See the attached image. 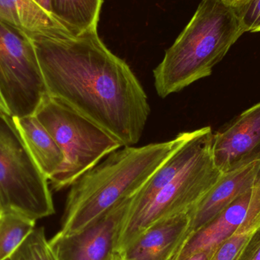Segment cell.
<instances>
[{
	"label": "cell",
	"mask_w": 260,
	"mask_h": 260,
	"mask_svg": "<svg viewBox=\"0 0 260 260\" xmlns=\"http://www.w3.org/2000/svg\"><path fill=\"white\" fill-rule=\"evenodd\" d=\"M35 45L49 95L123 146L139 142L151 112L148 97L128 64L102 42L97 27L77 34L63 28Z\"/></svg>",
	"instance_id": "cell-1"
},
{
	"label": "cell",
	"mask_w": 260,
	"mask_h": 260,
	"mask_svg": "<svg viewBox=\"0 0 260 260\" xmlns=\"http://www.w3.org/2000/svg\"><path fill=\"white\" fill-rule=\"evenodd\" d=\"M190 135L184 132L167 142L122 147L108 154L70 186L58 233H76L134 196Z\"/></svg>",
	"instance_id": "cell-2"
},
{
	"label": "cell",
	"mask_w": 260,
	"mask_h": 260,
	"mask_svg": "<svg viewBox=\"0 0 260 260\" xmlns=\"http://www.w3.org/2000/svg\"><path fill=\"white\" fill-rule=\"evenodd\" d=\"M244 33L232 4L224 0H203L153 72L157 94L164 99L210 76Z\"/></svg>",
	"instance_id": "cell-3"
},
{
	"label": "cell",
	"mask_w": 260,
	"mask_h": 260,
	"mask_svg": "<svg viewBox=\"0 0 260 260\" xmlns=\"http://www.w3.org/2000/svg\"><path fill=\"white\" fill-rule=\"evenodd\" d=\"M35 115L53 136L64 155L59 172L49 179L61 190L123 146L114 136L60 99L47 94Z\"/></svg>",
	"instance_id": "cell-4"
},
{
	"label": "cell",
	"mask_w": 260,
	"mask_h": 260,
	"mask_svg": "<svg viewBox=\"0 0 260 260\" xmlns=\"http://www.w3.org/2000/svg\"><path fill=\"white\" fill-rule=\"evenodd\" d=\"M48 181L12 117L0 111V214L15 212L35 221L54 214Z\"/></svg>",
	"instance_id": "cell-5"
},
{
	"label": "cell",
	"mask_w": 260,
	"mask_h": 260,
	"mask_svg": "<svg viewBox=\"0 0 260 260\" xmlns=\"http://www.w3.org/2000/svg\"><path fill=\"white\" fill-rule=\"evenodd\" d=\"M212 142L206 147L149 204L126 221L117 252L120 253L147 228L164 218L189 212L215 186L222 174L214 163Z\"/></svg>",
	"instance_id": "cell-6"
},
{
	"label": "cell",
	"mask_w": 260,
	"mask_h": 260,
	"mask_svg": "<svg viewBox=\"0 0 260 260\" xmlns=\"http://www.w3.org/2000/svg\"><path fill=\"white\" fill-rule=\"evenodd\" d=\"M47 94L35 44L0 21V96L9 115H34Z\"/></svg>",
	"instance_id": "cell-7"
},
{
	"label": "cell",
	"mask_w": 260,
	"mask_h": 260,
	"mask_svg": "<svg viewBox=\"0 0 260 260\" xmlns=\"http://www.w3.org/2000/svg\"><path fill=\"white\" fill-rule=\"evenodd\" d=\"M134 196L122 200L76 233L56 234L49 241L58 260L109 259L117 252Z\"/></svg>",
	"instance_id": "cell-8"
},
{
	"label": "cell",
	"mask_w": 260,
	"mask_h": 260,
	"mask_svg": "<svg viewBox=\"0 0 260 260\" xmlns=\"http://www.w3.org/2000/svg\"><path fill=\"white\" fill-rule=\"evenodd\" d=\"M212 157L222 174L260 161V102L214 133Z\"/></svg>",
	"instance_id": "cell-9"
},
{
	"label": "cell",
	"mask_w": 260,
	"mask_h": 260,
	"mask_svg": "<svg viewBox=\"0 0 260 260\" xmlns=\"http://www.w3.org/2000/svg\"><path fill=\"white\" fill-rule=\"evenodd\" d=\"M189 212L156 221L120 253L123 260H171L189 238Z\"/></svg>",
	"instance_id": "cell-10"
},
{
	"label": "cell",
	"mask_w": 260,
	"mask_h": 260,
	"mask_svg": "<svg viewBox=\"0 0 260 260\" xmlns=\"http://www.w3.org/2000/svg\"><path fill=\"white\" fill-rule=\"evenodd\" d=\"M260 171V161L222 174L215 186L189 211V236L219 215L235 199L252 187Z\"/></svg>",
	"instance_id": "cell-11"
},
{
	"label": "cell",
	"mask_w": 260,
	"mask_h": 260,
	"mask_svg": "<svg viewBox=\"0 0 260 260\" xmlns=\"http://www.w3.org/2000/svg\"><path fill=\"white\" fill-rule=\"evenodd\" d=\"M253 185L235 199L219 215L186 239L174 260L204 250L217 249L241 225L248 213L253 198Z\"/></svg>",
	"instance_id": "cell-12"
},
{
	"label": "cell",
	"mask_w": 260,
	"mask_h": 260,
	"mask_svg": "<svg viewBox=\"0 0 260 260\" xmlns=\"http://www.w3.org/2000/svg\"><path fill=\"white\" fill-rule=\"evenodd\" d=\"M0 21L35 44L46 42L68 28L55 13L34 0H0Z\"/></svg>",
	"instance_id": "cell-13"
},
{
	"label": "cell",
	"mask_w": 260,
	"mask_h": 260,
	"mask_svg": "<svg viewBox=\"0 0 260 260\" xmlns=\"http://www.w3.org/2000/svg\"><path fill=\"white\" fill-rule=\"evenodd\" d=\"M13 120L29 152L49 180L63 165L60 148L35 114Z\"/></svg>",
	"instance_id": "cell-14"
},
{
	"label": "cell",
	"mask_w": 260,
	"mask_h": 260,
	"mask_svg": "<svg viewBox=\"0 0 260 260\" xmlns=\"http://www.w3.org/2000/svg\"><path fill=\"white\" fill-rule=\"evenodd\" d=\"M253 198L247 217L235 233L220 244L211 260H238L260 227V171L253 184Z\"/></svg>",
	"instance_id": "cell-15"
},
{
	"label": "cell",
	"mask_w": 260,
	"mask_h": 260,
	"mask_svg": "<svg viewBox=\"0 0 260 260\" xmlns=\"http://www.w3.org/2000/svg\"><path fill=\"white\" fill-rule=\"evenodd\" d=\"M104 0H52L53 12L73 33L97 27Z\"/></svg>",
	"instance_id": "cell-16"
},
{
	"label": "cell",
	"mask_w": 260,
	"mask_h": 260,
	"mask_svg": "<svg viewBox=\"0 0 260 260\" xmlns=\"http://www.w3.org/2000/svg\"><path fill=\"white\" fill-rule=\"evenodd\" d=\"M36 221L15 212L0 214V260L10 258L35 229Z\"/></svg>",
	"instance_id": "cell-17"
},
{
	"label": "cell",
	"mask_w": 260,
	"mask_h": 260,
	"mask_svg": "<svg viewBox=\"0 0 260 260\" xmlns=\"http://www.w3.org/2000/svg\"><path fill=\"white\" fill-rule=\"evenodd\" d=\"M12 260H58L43 228L35 229L11 256Z\"/></svg>",
	"instance_id": "cell-18"
},
{
	"label": "cell",
	"mask_w": 260,
	"mask_h": 260,
	"mask_svg": "<svg viewBox=\"0 0 260 260\" xmlns=\"http://www.w3.org/2000/svg\"><path fill=\"white\" fill-rule=\"evenodd\" d=\"M245 32L260 31V0H241L232 5Z\"/></svg>",
	"instance_id": "cell-19"
},
{
	"label": "cell",
	"mask_w": 260,
	"mask_h": 260,
	"mask_svg": "<svg viewBox=\"0 0 260 260\" xmlns=\"http://www.w3.org/2000/svg\"><path fill=\"white\" fill-rule=\"evenodd\" d=\"M238 260H260V227L252 235Z\"/></svg>",
	"instance_id": "cell-20"
},
{
	"label": "cell",
	"mask_w": 260,
	"mask_h": 260,
	"mask_svg": "<svg viewBox=\"0 0 260 260\" xmlns=\"http://www.w3.org/2000/svg\"><path fill=\"white\" fill-rule=\"evenodd\" d=\"M217 249L214 250H204V251L197 252V253L186 256L181 260H211Z\"/></svg>",
	"instance_id": "cell-21"
},
{
	"label": "cell",
	"mask_w": 260,
	"mask_h": 260,
	"mask_svg": "<svg viewBox=\"0 0 260 260\" xmlns=\"http://www.w3.org/2000/svg\"><path fill=\"white\" fill-rule=\"evenodd\" d=\"M40 6H42L44 9L49 11L50 12H53V4H52V0H34ZM54 13V12H53Z\"/></svg>",
	"instance_id": "cell-22"
},
{
	"label": "cell",
	"mask_w": 260,
	"mask_h": 260,
	"mask_svg": "<svg viewBox=\"0 0 260 260\" xmlns=\"http://www.w3.org/2000/svg\"><path fill=\"white\" fill-rule=\"evenodd\" d=\"M108 260H123V256H122L120 253L115 252V253H113L112 256Z\"/></svg>",
	"instance_id": "cell-23"
},
{
	"label": "cell",
	"mask_w": 260,
	"mask_h": 260,
	"mask_svg": "<svg viewBox=\"0 0 260 260\" xmlns=\"http://www.w3.org/2000/svg\"><path fill=\"white\" fill-rule=\"evenodd\" d=\"M0 111H3V112L6 113V114H9L7 108H6V105H5L4 102H3L1 96H0Z\"/></svg>",
	"instance_id": "cell-24"
},
{
	"label": "cell",
	"mask_w": 260,
	"mask_h": 260,
	"mask_svg": "<svg viewBox=\"0 0 260 260\" xmlns=\"http://www.w3.org/2000/svg\"><path fill=\"white\" fill-rule=\"evenodd\" d=\"M224 1L227 2V3H230V4H233L235 0H224Z\"/></svg>",
	"instance_id": "cell-25"
},
{
	"label": "cell",
	"mask_w": 260,
	"mask_h": 260,
	"mask_svg": "<svg viewBox=\"0 0 260 260\" xmlns=\"http://www.w3.org/2000/svg\"><path fill=\"white\" fill-rule=\"evenodd\" d=\"M241 1V0H235V2H234L233 4H235V3H238V2ZM232 4V5H233Z\"/></svg>",
	"instance_id": "cell-26"
},
{
	"label": "cell",
	"mask_w": 260,
	"mask_h": 260,
	"mask_svg": "<svg viewBox=\"0 0 260 260\" xmlns=\"http://www.w3.org/2000/svg\"><path fill=\"white\" fill-rule=\"evenodd\" d=\"M5 260H12V259H11V257H10V258H8V259H5Z\"/></svg>",
	"instance_id": "cell-27"
},
{
	"label": "cell",
	"mask_w": 260,
	"mask_h": 260,
	"mask_svg": "<svg viewBox=\"0 0 260 260\" xmlns=\"http://www.w3.org/2000/svg\"><path fill=\"white\" fill-rule=\"evenodd\" d=\"M174 258H175V256H174V257H173L171 260H174Z\"/></svg>",
	"instance_id": "cell-28"
}]
</instances>
